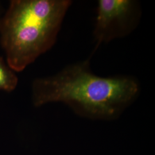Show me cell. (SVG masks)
<instances>
[{
	"label": "cell",
	"instance_id": "2",
	"mask_svg": "<svg viewBox=\"0 0 155 155\" xmlns=\"http://www.w3.org/2000/svg\"><path fill=\"white\" fill-rule=\"evenodd\" d=\"M69 0H13L0 18V40L6 61L20 72L52 48Z\"/></svg>",
	"mask_w": 155,
	"mask_h": 155
},
{
	"label": "cell",
	"instance_id": "3",
	"mask_svg": "<svg viewBox=\"0 0 155 155\" xmlns=\"http://www.w3.org/2000/svg\"><path fill=\"white\" fill-rule=\"evenodd\" d=\"M139 3L131 0H100L94 30L96 47L102 43L125 36L137 25Z\"/></svg>",
	"mask_w": 155,
	"mask_h": 155
},
{
	"label": "cell",
	"instance_id": "1",
	"mask_svg": "<svg viewBox=\"0 0 155 155\" xmlns=\"http://www.w3.org/2000/svg\"><path fill=\"white\" fill-rule=\"evenodd\" d=\"M139 91V83L133 78L95 75L89 59L67 66L55 75L36 79L32 85L35 106L62 102L79 115L105 120L119 116Z\"/></svg>",
	"mask_w": 155,
	"mask_h": 155
},
{
	"label": "cell",
	"instance_id": "4",
	"mask_svg": "<svg viewBox=\"0 0 155 155\" xmlns=\"http://www.w3.org/2000/svg\"><path fill=\"white\" fill-rule=\"evenodd\" d=\"M17 83L18 78L15 71L0 57V90L11 92L16 89Z\"/></svg>",
	"mask_w": 155,
	"mask_h": 155
}]
</instances>
